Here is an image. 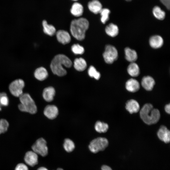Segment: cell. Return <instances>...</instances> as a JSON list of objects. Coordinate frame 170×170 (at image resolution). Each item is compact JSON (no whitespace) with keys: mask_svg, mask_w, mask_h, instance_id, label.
Segmentation results:
<instances>
[{"mask_svg":"<svg viewBox=\"0 0 170 170\" xmlns=\"http://www.w3.org/2000/svg\"><path fill=\"white\" fill-rule=\"evenodd\" d=\"M47 142L42 138H40L36 140L31 146L32 150L38 155L44 157L48 153V148Z\"/></svg>","mask_w":170,"mask_h":170,"instance_id":"6","label":"cell"},{"mask_svg":"<svg viewBox=\"0 0 170 170\" xmlns=\"http://www.w3.org/2000/svg\"><path fill=\"white\" fill-rule=\"evenodd\" d=\"M24 161L27 165L34 167L38 163V155L32 150L27 151L25 154Z\"/></svg>","mask_w":170,"mask_h":170,"instance_id":"9","label":"cell"},{"mask_svg":"<svg viewBox=\"0 0 170 170\" xmlns=\"http://www.w3.org/2000/svg\"><path fill=\"white\" fill-rule=\"evenodd\" d=\"M63 147L66 152L70 153L74 150L75 146L74 142L72 140L66 138L64 140Z\"/></svg>","mask_w":170,"mask_h":170,"instance_id":"26","label":"cell"},{"mask_svg":"<svg viewBox=\"0 0 170 170\" xmlns=\"http://www.w3.org/2000/svg\"><path fill=\"white\" fill-rule=\"evenodd\" d=\"M70 12L74 16L80 17L82 14L83 12V7L79 3H75L71 6Z\"/></svg>","mask_w":170,"mask_h":170,"instance_id":"21","label":"cell"},{"mask_svg":"<svg viewBox=\"0 0 170 170\" xmlns=\"http://www.w3.org/2000/svg\"><path fill=\"white\" fill-rule=\"evenodd\" d=\"M125 87L127 90L129 92H135L139 89L140 85L137 80L131 78L126 82Z\"/></svg>","mask_w":170,"mask_h":170,"instance_id":"14","label":"cell"},{"mask_svg":"<svg viewBox=\"0 0 170 170\" xmlns=\"http://www.w3.org/2000/svg\"><path fill=\"white\" fill-rule=\"evenodd\" d=\"M25 85V82L23 80L20 79L15 80L10 84L9 90L12 95L19 97L23 93V89Z\"/></svg>","mask_w":170,"mask_h":170,"instance_id":"8","label":"cell"},{"mask_svg":"<svg viewBox=\"0 0 170 170\" xmlns=\"http://www.w3.org/2000/svg\"><path fill=\"white\" fill-rule=\"evenodd\" d=\"M157 136L159 139L166 143H168L170 140V131L164 126H162L159 129Z\"/></svg>","mask_w":170,"mask_h":170,"instance_id":"12","label":"cell"},{"mask_svg":"<svg viewBox=\"0 0 170 170\" xmlns=\"http://www.w3.org/2000/svg\"><path fill=\"white\" fill-rule=\"evenodd\" d=\"M88 8L89 10L95 14L100 13L102 9V5L98 0H92L88 3Z\"/></svg>","mask_w":170,"mask_h":170,"instance_id":"17","label":"cell"},{"mask_svg":"<svg viewBox=\"0 0 170 170\" xmlns=\"http://www.w3.org/2000/svg\"><path fill=\"white\" fill-rule=\"evenodd\" d=\"M73 0V1H77V0Z\"/></svg>","mask_w":170,"mask_h":170,"instance_id":"42","label":"cell"},{"mask_svg":"<svg viewBox=\"0 0 170 170\" xmlns=\"http://www.w3.org/2000/svg\"><path fill=\"white\" fill-rule=\"evenodd\" d=\"M103 55L105 62L111 64L117 59L118 51L115 47L110 45H107Z\"/></svg>","mask_w":170,"mask_h":170,"instance_id":"7","label":"cell"},{"mask_svg":"<svg viewBox=\"0 0 170 170\" xmlns=\"http://www.w3.org/2000/svg\"><path fill=\"white\" fill-rule=\"evenodd\" d=\"M72 52L76 54H82L84 52V49L82 46L78 44H74L71 47Z\"/></svg>","mask_w":170,"mask_h":170,"instance_id":"31","label":"cell"},{"mask_svg":"<svg viewBox=\"0 0 170 170\" xmlns=\"http://www.w3.org/2000/svg\"><path fill=\"white\" fill-rule=\"evenodd\" d=\"M42 25L43 31L45 34L52 36L55 33L56 31L55 27L51 25L48 24L46 20H43Z\"/></svg>","mask_w":170,"mask_h":170,"instance_id":"25","label":"cell"},{"mask_svg":"<svg viewBox=\"0 0 170 170\" xmlns=\"http://www.w3.org/2000/svg\"><path fill=\"white\" fill-rule=\"evenodd\" d=\"M35 77L38 80L42 81L48 77V73L46 69L44 67H41L37 68L34 73Z\"/></svg>","mask_w":170,"mask_h":170,"instance_id":"19","label":"cell"},{"mask_svg":"<svg viewBox=\"0 0 170 170\" xmlns=\"http://www.w3.org/2000/svg\"><path fill=\"white\" fill-rule=\"evenodd\" d=\"M153 13L154 16L159 20H163L165 16V12L158 6H156L153 8Z\"/></svg>","mask_w":170,"mask_h":170,"instance_id":"28","label":"cell"},{"mask_svg":"<svg viewBox=\"0 0 170 170\" xmlns=\"http://www.w3.org/2000/svg\"><path fill=\"white\" fill-rule=\"evenodd\" d=\"M87 67V64L85 60L82 58H76L74 61V67L78 71H84Z\"/></svg>","mask_w":170,"mask_h":170,"instance_id":"22","label":"cell"},{"mask_svg":"<svg viewBox=\"0 0 170 170\" xmlns=\"http://www.w3.org/2000/svg\"><path fill=\"white\" fill-rule=\"evenodd\" d=\"M101 170H112L111 168L107 165H103L101 167Z\"/></svg>","mask_w":170,"mask_h":170,"instance_id":"36","label":"cell"},{"mask_svg":"<svg viewBox=\"0 0 170 170\" xmlns=\"http://www.w3.org/2000/svg\"><path fill=\"white\" fill-rule=\"evenodd\" d=\"M165 110L166 112L169 114L170 113V104L167 105L165 107Z\"/></svg>","mask_w":170,"mask_h":170,"instance_id":"37","label":"cell"},{"mask_svg":"<svg viewBox=\"0 0 170 170\" xmlns=\"http://www.w3.org/2000/svg\"><path fill=\"white\" fill-rule=\"evenodd\" d=\"M125 54L126 60L131 63L134 62L137 60V54L134 50L127 47L125 49Z\"/></svg>","mask_w":170,"mask_h":170,"instance_id":"20","label":"cell"},{"mask_svg":"<svg viewBox=\"0 0 170 170\" xmlns=\"http://www.w3.org/2000/svg\"><path fill=\"white\" fill-rule=\"evenodd\" d=\"M55 93L54 88L52 87H49L44 89L42 96L44 99L46 101L51 102L53 100Z\"/></svg>","mask_w":170,"mask_h":170,"instance_id":"18","label":"cell"},{"mask_svg":"<svg viewBox=\"0 0 170 170\" xmlns=\"http://www.w3.org/2000/svg\"><path fill=\"white\" fill-rule=\"evenodd\" d=\"M99 13L101 15V21L103 24H105L109 19L110 11L108 8H102Z\"/></svg>","mask_w":170,"mask_h":170,"instance_id":"29","label":"cell"},{"mask_svg":"<svg viewBox=\"0 0 170 170\" xmlns=\"http://www.w3.org/2000/svg\"><path fill=\"white\" fill-rule=\"evenodd\" d=\"M71 60L66 56L63 54H58L55 56L52 60L50 67L53 73L58 76H65L66 71L64 68H70L72 65Z\"/></svg>","mask_w":170,"mask_h":170,"instance_id":"1","label":"cell"},{"mask_svg":"<svg viewBox=\"0 0 170 170\" xmlns=\"http://www.w3.org/2000/svg\"><path fill=\"white\" fill-rule=\"evenodd\" d=\"M9 123L6 119H2L0 120V134L4 133L8 130Z\"/></svg>","mask_w":170,"mask_h":170,"instance_id":"32","label":"cell"},{"mask_svg":"<svg viewBox=\"0 0 170 170\" xmlns=\"http://www.w3.org/2000/svg\"><path fill=\"white\" fill-rule=\"evenodd\" d=\"M6 93L4 92H2V93H0V98L1 97V96L5 94Z\"/></svg>","mask_w":170,"mask_h":170,"instance_id":"39","label":"cell"},{"mask_svg":"<svg viewBox=\"0 0 170 170\" xmlns=\"http://www.w3.org/2000/svg\"><path fill=\"white\" fill-rule=\"evenodd\" d=\"M163 40L160 36L156 35L151 37L149 40L150 46L154 48H158L163 45Z\"/></svg>","mask_w":170,"mask_h":170,"instance_id":"15","label":"cell"},{"mask_svg":"<svg viewBox=\"0 0 170 170\" xmlns=\"http://www.w3.org/2000/svg\"><path fill=\"white\" fill-rule=\"evenodd\" d=\"M56 170H64L63 169H62V168L59 167V168H57Z\"/></svg>","mask_w":170,"mask_h":170,"instance_id":"40","label":"cell"},{"mask_svg":"<svg viewBox=\"0 0 170 170\" xmlns=\"http://www.w3.org/2000/svg\"><path fill=\"white\" fill-rule=\"evenodd\" d=\"M95 130L99 133H105L109 128L107 124L100 121H97L95 125Z\"/></svg>","mask_w":170,"mask_h":170,"instance_id":"27","label":"cell"},{"mask_svg":"<svg viewBox=\"0 0 170 170\" xmlns=\"http://www.w3.org/2000/svg\"><path fill=\"white\" fill-rule=\"evenodd\" d=\"M37 170H48L47 168L44 167H41L37 169Z\"/></svg>","mask_w":170,"mask_h":170,"instance_id":"38","label":"cell"},{"mask_svg":"<svg viewBox=\"0 0 170 170\" xmlns=\"http://www.w3.org/2000/svg\"><path fill=\"white\" fill-rule=\"evenodd\" d=\"M89 26V22L86 18H80L74 19L71 23L70 30L71 33L76 39L82 41L85 38V32Z\"/></svg>","mask_w":170,"mask_h":170,"instance_id":"2","label":"cell"},{"mask_svg":"<svg viewBox=\"0 0 170 170\" xmlns=\"http://www.w3.org/2000/svg\"><path fill=\"white\" fill-rule=\"evenodd\" d=\"M56 34L58 42L62 44H65L68 43L71 41V36L66 31L59 30L57 31Z\"/></svg>","mask_w":170,"mask_h":170,"instance_id":"11","label":"cell"},{"mask_svg":"<svg viewBox=\"0 0 170 170\" xmlns=\"http://www.w3.org/2000/svg\"><path fill=\"white\" fill-rule=\"evenodd\" d=\"M88 73L90 77H93L96 80H99L100 77V73L97 71L95 68L92 65L90 66L89 68Z\"/></svg>","mask_w":170,"mask_h":170,"instance_id":"30","label":"cell"},{"mask_svg":"<svg viewBox=\"0 0 170 170\" xmlns=\"http://www.w3.org/2000/svg\"><path fill=\"white\" fill-rule=\"evenodd\" d=\"M127 71L131 76L136 77L139 75V68L137 64L134 62H132L128 66Z\"/></svg>","mask_w":170,"mask_h":170,"instance_id":"24","label":"cell"},{"mask_svg":"<svg viewBox=\"0 0 170 170\" xmlns=\"http://www.w3.org/2000/svg\"><path fill=\"white\" fill-rule=\"evenodd\" d=\"M141 84L144 89L150 91L153 89L155 84L154 79L150 76H144L142 79Z\"/></svg>","mask_w":170,"mask_h":170,"instance_id":"13","label":"cell"},{"mask_svg":"<svg viewBox=\"0 0 170 170\" xmlns=\"http://www.w3.org/2000/svg\"><path fill=\"white\" fill-rule=\"evenodd\" d=\"M19 98L20 102L18 105L20 110L31 114H34L37 112V106L29 94L23 93Z\"/></svg>","mask_w":170,"mask_h":170,"instance_id":"4","label":"cell"},{"mask_svg":"<svg viewBox=\"0 0 170 170\" xmlns=\"http://www.w3.org/2000/svg\"><path fill=\"white\" fill-rule=\"evenodd\" d=\"M14 170H29L26 164L23 163L18 164L15 167Z\"/></svg>","mask_w":170,"mask_h":170,"instance_id":"34","label":"cell"},{"mask_svg":"<svg viewBox=\"0 0 170 170\" xmlns=\"http://www.w3.org/2000/svg\"><path fill=\"white\" fill-rule=\"evenodd\" d=\"M9 104V99L6 93L2 95L0 98V107L1 106H7Z\"/></svg>","mask_w":170,"mask_h":170,"instance_id":"33","label":"cell"},{"mask_svg":"<svg viewBox=\"0 0 170 170\" xmlns=\"http://www.w3.org/2000/svg\"><path fill=\"white\" fill-rule=\"evenodd\" d=\"M43 113L45 116L48 119H53L58 115V109L54 105H48L45 108Z\"/></svg>","mask_w":170,"mask_h":170,"instance_id":"10","label":"cell"},{"mask_svg":"<svg viewBox=\"0 0 170 170\" xmlns=\"http://www.w3.org/2000/svg\"><path fill=\"white\" fill-rule=\"evenodd\" d=\"M106 33L111 37L116 36L119 33V29L117 25L110 23L107 25L105 28Z\"/></svg>","mask_w":170,"mask_h":170,"instance_id":"23","label":"cell"},{"mask_svg":"<svg viewBox=\"0 0 170 170\" xmlns=\"http://www.w3.org/2000/svg\"><path fill=\"white\" fill-rule=\"evenodd\" d=\"M139 108V105L138 102L133 99L128 100L126 104V108L131 114L138 112Z\"/></svg>","mask_w":170,"mask_h":170,"instance_id":"16","label":"cell"},{"mask_svg":"<svg viewBox=\"0 0 170 170\" xmlns=\"http://www.w3.org/2000/svg\"><path fill=\"white\" fill-rule=\"evenodd\" d=\"M160 1L167 9H169L170 7V0H160Z\"/></svg>","mask_w":170,"mask_h":170,"instance_id":"35","label":"cell"},{"mask_svg":"<svg viewBox=\"0 0 170 170\" xmlns=\"http://www.w3.org/2000/svg\"><path fill=\"white\" fill-rule=\"evenodd\" d=\"M140 117L143 121L148 125L156 123L159 120L160 114L159 111L153 108L150 104H146L140 111Z\"/></svg>","mask_w":170,"mask_h":170,"instance_id":"3","label":"cell"},{"mask_svg":"<svg viewBox=\"0 0 170 170\" xmlns=\"http://www.w3.org/2000/svg\"><path fill=\"white\" fill-rule=\"evenodd\" d=\"M126 0L127 1H131V0Z\"/></svg>","mask_w":170,"mask_h":170,"instance_id":"41","label":"cell"},{"mask_svg":"<svg viewBox=\"0 0 170 170\" xmlns=\"http://www.w3.org/2000/svg\"><path fill=\"white\" fill-rule=\"evenodd\" d=\"M108 144L109 142L107 139L104 137H98L90 142L88 147L91 152L96 153L104 150Z\"/></svg>","mask_w":170,"mask_h":170,"instance_id":"5","label":"cell"}]
</instances>
